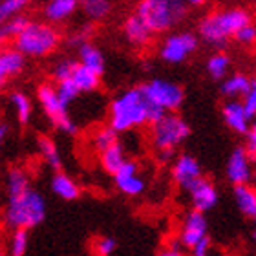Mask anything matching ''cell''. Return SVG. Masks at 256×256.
<instances>
[{
	"label": "cell",
	"mask_w": 256,
	"mask_h": 256,
	"mask_svg": "<svg viewBox=\"0 0 256 256\" xmlns=\"http://www.w3.org/2000/svg\"><path fill=\"white\" fill-rule=\"evenodd\" d=\"M146 123H152V106L143 86L128 88L112 99L108 108V124L116 132H130Z\"/></svg>",
	"instance_id": "6da1fadb"
},
{
	"label": "cell",
	"mask_w": 256,
	"mask_h": 256,
	"mask_svg": "<svg viewBox=\"0 0 256 256\" xmlns=\"http://www.w3.org/2000/svg\"><path fill=\"white\" fill-rule=\"evenodd\" d=\"M252 24L251 11L246 8H225L205 15L198 24V35L210 46L222 48L236 33Z\"/></svg>",
	"instance_id": "7a4b0ae2"
},
{
	"label": "cell",
	"mask_w": 256,
	"mask_h": 256,
	"mask_svg": "<svg viewBox=\"0 0 256 256\" xmlns=\"http://www.w3.org/2000/svg\"><path fill=\"white\" fill-rule=\"evenodd\" d=\"M46 218V202L35 188L8 198L4 208V224L13 230H30Z\"/></svg>",
	"instance_id": "3957f363"
},
{
	"label": "cell",
	"mask_w": 256,
	"mask_h": 256,
	"mask_svg": "<svg viewBox=\"0 0 256 256\" xmlns=\"http://www.w3.org/2000/svg\"><path fill=\"white\" fill-rule=\"evenodd\" d=\"M60 44V33L50 22L32 20L28 28L20 33V37L13 42V48H16L24 57H48L54 54Z\"/></svg>",
	"instance_id": "277c9868"
},
{
	"label": "cell",
	"mask_w": 256,
	"mask_h": 256,
	"mask_svg": "<svg viewBox=\"0 0 256 256\" xmlns=\"http://www.w3.org/2000/svg\"><path fill=\"white\" fill-rule=\"evenodd\" d=\"M136 15L146 24L152 33H163L176 26L187 13V4L180 0H143L139 2Z\"/></svg>",
	"instance_id": "5b68a950"
},
{
	"label": "cell",
	"mask_w": 256,
	"mask_h": 256,
	"mask_svg": "<svg viewBox=\"0 0 256 256\" xmlns=\"http://www.w3.org/2000/svg\"><path fill=\"white\" fill-rule=\"evenodd\" d=\"M188 136H190V126L178 114H166L165 118L150 128L152 144L158 150V154H174V150L185 143Z\"/></svg>",
	"instance_id": "8992f818"
},
{
	"label": "cell",
	"mask_w": 256,
	"mask_h": 256,
	"mask_svg": "<svg viewBox=\"0 0 256 256\" xmlns=\"http://www.w3.org/2000/svg\"><path fill=\"white\" fill-rule=\"evenodd\" d=\"M37 99L40 108H42L44 116L50 119V123L54 124V128H57L59 132L68 134V136H75L77 134V124L74 123V119L70 118L68 104L62 102V99L59 97L57 88L54 84L38 86Z\"/></svg>",
	"instance_id": "52a82bcc"
},
{
	"label": "cell",
	"mask_w": 256,
	"mask_h": 256,
	"mask_svg": "<svg viewBox=\"0 0 256 256\" xmlns=\"http://www.w3.org/2000/svg\"><path fill=\"white\" fill-rule=\"evenodd\" d=\"M141 86L150 104L163 110L165 114H174L183 104V99H185L183 88L174 80L152 79Z\"/></svg>",
	"instance_id": "ba28073f"
},
{
	"label": "cell",
	"mask_w": 256,
	"mask_h": 256,
	"mask_svg": "<svg viewBox=\"0 0 256 256\" xmlns=\"http://www.w3.org/2000/svg\"><path fill=\"white\" fill-rule=\"evenodd\" d=\"M198 50V37L190 32L172 33L161 42L160 57L168 64H180L190 57Z\"/></svg>",
	"instance_id": "9c48e42d"
},
{
	"label": "cell",
	"mask_w": 256,
	"mask_h": 256,
	"mask_svg": "<svg viewBox=\"0 0 256 256\" xmlns=\"http://www.w3.org/2000/svg\"><path fill=\"white\" fill-rule=\"evenodd\" d=\"M203 178L200 161L190 154H180L172 161V180L183 190H190L192 185Z\"/></svg>",
	"instance_id": "30bf717a"
},
{
	"label": "cell",
	"mask_w": 256,
	"mask_h": 256,
	"mask_svg": "<svg viewBox=\"0 0 256 256\" xmlns=\"http://www.w3.org/2000/svg\"><path fill=\"white\" fill-rule=\"evenodd\" d=\"M227 178L234 187L240 185H249L252 178V158L247 152L246 146H238L232 150V154L227 160V166H225Z\"/></svg>",
	"instance_id": "8fae6325"
},
{
	"label": "cell",
	"mask_w": 256,
	"mask_h": 256,
	"mask_svg": "<svg viewBox=\"0 0 256 256\" xmlns=\"http://www.w3.org/2000/svg\"><path fill=\"white\" fill-rule=\"evenodd\" d=\"M114 182H116V187L119 190L130 198L141 196L144 188H146V182H144V178L139 172V165L132 160H128L119 168V172L114 176Z\"/></svg>",
	"instance_id": "7c38bea8"
},
{
	"label": "cell",
	"mask_w": 256,
	"mask_h": 256,
	"mask_svg": "<svg viewBox=\"0 0 256 256\" xmlns=\"http://www.w3.org/2000/svg\"><path fill=\"white\" fill-rule=\"evenodd\" d=\"M207 218L203 212L198 210H190V212L183 218L182 230H180V244L187 249H192L194 246H198L202 240L207 238Z\"/></svg>",
	"instance_id": "4fadbf2b"
},
{
	"label": "cell",
	"mask_w": 256,
	"mask_h": 256,
	"mask_svg": "<svg viewBox=\"0 0 256 256\" xmlns=\"http://www.w3.org/2000/svg\"><path fill=\"white\" fill-rule=\"evenodd\" d=\"M218 188L210 180L207 178H202L198 183L192 185V188L188 190V200H190L192 210H198V212H207L210 208L216 207L218 203Z\"/></svg>",
	"instance_id": "5bb4252c"
},
{
	"label": "cell",
	"mask_w": 256,
	"mask_h": 256,
	"mask_svg": "<svg viewBox=\"0 0 256 256\" xmlns=\"http://www.w3.org/2000/svg\"><path fill=\"white\" fill-rule=\"evenodd\" d=\"M222 116H224L225 124L236 134H246L251 128L252 119L247 114V110L244 108L242 101H225V104L222 106Z\"/></svg>",
	"instance_id": "9a60e30c"
},
{
	"label": "cell",
	"mask_w": 256,
	"mask_h": 256,
	"mask_svg": "<svg viewBox=\"0 0 256 256\" xmlns=\"http://www.w3.org/2000/svg\"><path fill=\"white\" fill-rule=\"evenodd\" d=\"M123 33H124V38H126L132 46H136V48L146 46V44L150 42L152 35H154L136 13H132V15H128L126 18H124Z\"/></svg>",
	"instance_id": "2e32d148"
},
{
	"label": "cell",
	"mask_w": 256,
	"mask_h": 256,
	"mask_svg": "<svg viewBox=\"0 0 256 256\" xmlns=\"http://www.w3.org/2000/svg\"><path fill=\"white\" fill-rule=\"evenodd\" d=\"M26 66V57L16 48H4L0 54V79L2 82L10 80L11 77H16Z\"/></svg>",
	"instance_id": "e0dca14e"
},
{
	"label": "cell",
	"mask_w": 256,
	"mask_h": 256,
	"mask_svg": "<svg viewBox=\"0 0 256 256\" xmlns=\"http://www.w3.org/2000/svg\"><path fill=\"white\" fill-rule=\"evenodd\" d=\"M77 2L75 0H50L46 2L42 8L44 18L55 26V24H60V22L68 20L70 16L77 11Z\"/></svg>",
	"instance_id": "ac0fdd59"
},
{
	"label": "cell",
	"mask_w": 256,
	"mask_h": 256,
	"mask_svg": "<svg viewBox=\"0 0 256 256\" xmlns=\"http://www.w3.org/2000/svg\"><path fill=\"white\" fill-rule=\"evenodd\" d=\"M252 84V79L246 74H232L222 82V94L229 101H242Z\"/></svg>",
	"instance_id": "d6986e66"
},
{
	"label": "cell",
	"mask_w": 256,
	"mask_h": 256,
	"mask_svg": "<svg viewBox=\"0 0 256 256\" xmlns=\"http://www.w3.org/2000/svg\"><path fill=\"white\" fill-rule=\"evenodd\" d=\"M52 190H54L55 196H59L64 202H74L80 194L77 182H75L74 178H70L68 174H64V172H57L52 178Z\"/></svg>",
	"instance_id": "ffe728a7"
},
{
	"label": "cell",
	"mask_w": 256,
	"mask_h": 256,
	"mask_svg": "<svg viewBox=\"0 0 256 256\" xmlns=\"http://www.w3.org/2000/svg\"><path fill=\"white\" fill-rule=\"evenodd\" d=\"M77 52H79V59L77 60L82 66H86V68L96 72V74L102 75V72H104V55L101 54V50L97 48L96 44L86 42L80 48H77Z\"/></svg>",
	"instance_id": "44dd1931"
},
{
	"label": "cell",
	"mask_w": 256,
	"mask_h": 256,
	"mask_svg": "<svg viewBox=\"0 0 256 256\" xmlns=\"http://www.w3.org/2000/svg\"><path fill=\"white\" fill-rule=\"evenodd\" d=\"M234 202L242 214L256 218V187H252L251 183L234 187Z\"/></svg>",
	"instance_id": "7402d4cb"
},
{
	"label": "cell",
	"mask_w": 256,
	"mask_h": 256,
	"mask_svg": "<svg viewBox=\"0 0 256 256\" xmlns=\"http://www.w3.org/2000/svg\"><path fill=\"white\" fill-rule=\"evenodd\" d=\"M72 80L77 84L80 94H88V92H96L97 88H99V84H101V75L88 70L86 66H82V64L77 60V66H75V70H74Z\"/></svg>",
	"instance_id": "603a6c76"
},
{
	"label": "cell",
	"mask_w": 256,
	"mask_h": 256,
	"mask_svg": "<svg viewBox=\"0 0 256 256\" xmlns=\"http://www.w3.org/2000/svg\"><path fill=\"white\" fill-rule=\"evenodd\" d=\"M6 190L8 198L18 196L22 192L30 190V176L28 172L20 166H11L8 174H6Z\"/></svg>",
	"instance_id": "cb8c5ba5"
},
{
	"label": "cell",
	"mask_w": 256,
	"mask_h": 256,
	"mask_svg": "<svg viewBox=\"0 0 256 256\" xmlns=\"http://www.w3.org/2000/svg\"><path fill=\"white\" fill-rule=\"evenodd\" d=\"M99 161H101V166L108 174L116 176L119 172V168H121L128 160H126V154H124V148L118 143V144H114L112 148H108V150H104L102 154H99Z\"/></svg>",
	"instance_id": "d4e9b609"
},
{
	"label": "cell",
	"mask_w": 256,
	"mask_h": 256,
	"mask_svg": "<svg viewBox=\"0 0 256 256\" xmlns=\"http://www.w3.org/2000/svg\"><path fill=\"white\" fill-rule=\"evenodd\" d=\"M37 150H38V154H40V158L46 161V165H50L52 168H55V170H59L60 165H62V161H60L59 148H57V144H55L54 139H50L48 136H38Z\"/></svg>",
	"instance_id": "484cf974"
},
{
	"label": "cell",
	"mask_w": 256,
	"mask_h": 256,
	"mask_svg": "<svg viewBox=\"0 0 256 256\" xmlns=\"http://www.w3.org/2000/svg\"><path fill=\"white\" fill-rule=\"evenodd\" d=\"M10 102L13 110H15V116H16V121L20 124H28L30 123V119H32V114H33V104L30 101V97L24 94V92H11L10 96Z\"/></svg>",
	"instance_id": "4316f807"
},
{
	"label": "cell",
	"mask_w": 256,
	"mask_h": 256,
	"mask_svg": "<svg viewBox=\"0 0 256 256\" xmlns=\"http://www.w3.org/2000/svg\"><path fill=\"white\" fill-rule=\"evenodd\" d=\"M229 70H230V57L225 52H216L208 57L207 60V74L212 77V79H227L229 77Z\"/></svg>",
	"instance_id": "83f0119b"
},
{
	"label": "cell",
	"mask_w": 256,
	"mask_h": 256,
	"mask_svg": "<svg viewBox=\"0 0 256 256\" xmlns=\"http://www.w3.org/2000/svg\"><path fill=\"white\" fill-rule=\"evenodd\" d=\"M30 22L32 20H30V16L28 15H18L8 22H2V28H0V38H2V40H13V42H15L16 38L20 37V33L28 28Z\"/></svg>",
	"instance_id": "f1b7e54d"
},
{
	"label": "cell",
	"mask_w": 256,
	"mask_h": 256,
	"mask_svg": "<svg viewBox=\"0 0 256 256\" xmlns=\"http://www.w3.org/2000/svg\"><path fill=\"white\" fill-rule=\"evenodd\" d=\"M92 143H94V146H96L97 152H99V154H102L104 150L112 148L114 144L119 143V141H118V132H116L110 124L97 128L96 132H94V136H92Z\"/></svg>",
	"instance_id": "f546056e"
},
{
	"label": "cell",
	"mask_w": 256,
	"mask_h": 256,
	"mask_svg": "<svg viewBox=\"0 0 256 256\" xmlns=\"http://www.w3.org/2000/svg\"><path fill=\"white\" fill-rule=\"evenodd\" d=\"M80 6H82V11L88 16V20L94 22L106 18L112 11V2H108V0H84Z\"/></svg>",
	"instance_id": "4dcf8cb0"
},
{
	"label": "cell",
	"mask_w": 256,
	"mask_h": 256,
	"mask_svg": "<svg viewBox=\"0 0 256 256\" xmlns=\"http://www.w3.org/2000/svg\"><path fill=\"white\" fill-rule=\"evenodd\" d=\"M28 251V230H13L8 244V256H24Z\"/></svg>",
	"instance_id": "1f68e13d"
},
{
	"label": "cell",
	"mask_w": 256,
	"mask_h": 256,
	"mask_svg": "<svg viewBox=\"0 0 256 256\" xmlns=\"http://www.w3.org/2000/svg\"><path fill=\"white\" fill-rule=\"evenodd\" d=\"M26 6H28L26 0H4L0 4V20L8 22L18 15H24L22 11H24Z\"/></svg>",
	"instance_id": "d6a6232c"
},
{
	"label": "cell",
	"mask_w": 256,
	"mask_h": 256,
	"mask_svg": "<svg viewBox=\"0 0 256 256\" xmlns=\"http://www.w3.org/2000/svg\"><path fill=\"white\" fill-rule=\"evenodd\" d=\"M77 66V60H72V59H62L54 66V75L55 82H62V80H68L72 79V75H74V70Z\"/></svg>",
	"instance_id": "836d02e7"
},
{
	"label": "cell",
	"mask_w": 256,
	"mask_h": 256,
	"mask_svg": "<svg viewBox=\"0 0 256 256\" xmlns=\"http://www.w3.org/2000/svg\"><path fill=\"white\" fill-rule=\"evenodd\" d=\"M55 88H57V94H59V97L62 99L64 104H70L72 101H75L80 94V90L77 88V84H75L72 79L62 80V82H57Z\"/></svg>",
	"instance_id": "e575fe53"
},
{
	"label": "cell",
	"mask_w": 256,
	"mask_h": 256,
	"mask_svg": "<svg viewBox=\"0 0 256 256\" xmlns=\"http://www.w3.org/2000/svg\"><path fill=\"white\" fill-rule=\"evenodd\" d=\"M116 251V240L102 236V238H96V242L92 244V252L96 256H110Z\"/></svg>",
	"instance_id": "d590c367"
},
{
	"label": "cell",
	"mask_w": 256,
	"mask_h": 256,
	"mask_svg": "<svg viewBox=\"0 0 256 256\" xmlns=\"http://www.w3.org/2000/svg\"><path fill=\"white\" fill-rule=\"evenodd\" d=\"M242 104L247 110V114L251 116V119H254L256 118V79H252V84L249 88V92L242 97Z\"/></svg>",
	"instance_id": "8d00e7d4"
},
{
	"label": "cell",
	"mask_w": 256,
	"mask_h": 256,
	"mask_svg": "<svg viewBox=\"0 0 256 256\" xmlns=\"http://www.w3.org/2000/svg\"><path fill=\"white\" fill-rule=\"evenodd\" d=\"M92 33H94V26H92V24H82V26L77 30V33H75L74 37L70 38V44H72V46H77V48H80L82 44L90 42L88 38H90Z\"/></svg>",
	"instance_id": "74e56055"
},
{
	"label": "cell",
	"mask_w": 256,
	"mask_h": 256,
	"mask_svg": "<svg viewBox=\"0 0 256 256\" xmlns=\"http://www.w3.org/2000/svg\"><path fill=\"white\" fill-rule=\"evenodd\" d=\"M234 40L244 44V46H252V44H256V26L254 24H249V26H246L244 30H240V32L236 33Z\"/></svg>",
	"instance_id": "f35d334b"
},
{
	"label": "cell",
	"mask_w": 256,
	"mask_h": 256,
	"mask_svg": "<svg viewBox=\"0 0 256 256\" xmlns=\"http://www.w3.org/2000/svg\"><path fill=\"white\" fill-rule=\"evenodd\" d=\"M247 152L251 154L252 160H256V118L252 119L251 128H249V132H247V144H246Z\"/></svg>",
	"instance_id": "ab89813d"
},
{
	"label": "cell",
	"mask_w": 256,
	"mask_h": 256,
	"mask_svg": "<svg viewBox=\"0 0 256 256\" xmlns=\"http://www.w3.org/2000/svg\"><path fill=\"white\" fill-rule=\"evenodd\" d=\"M210 251H212V244H210V238H205L202 240L198 246H194L190 249V256H210Z\"/></svg>",
	"instance_id": "60d3db41"
},
{
	"label": "cell",
	"mask_w": 256,
	"mask_h": 256,
	"mask_svg": "<svg viewBox=\"0 0 256 256\" xmlns=\"http://www.w3.org/2000/svg\"><path fill=\"white\" fill-rule=\"evenodd\" d=\"M180 246H182V244H180V240H178L176 244H170V246H166L163 251H160L158 256H185L182 252V249H180Z\"/></svg>",
	"instance_id": "b9f144b4"
},
{
	"label": "cell",
	"mask_w": 256,
	"mask_h": 256,
	"mask_svg": "<svg viewBox=\"0 0 256 256\" xmlns=\"http://www.w3.org/2000/svg\"><path fill=\"white\" fill-rule=\"evenodd\" d=\"M8 130H10V128H8V124H6V123L0 124V139H6V136H8Z\"/></svg>",
	"instance_id": "7bdbcfd3"
},
{
	"label": "cell",
	"mask_w": 256,
	"mask_h": 256,
	"mask_svg": "<svg viewBox=\"0 0 256 256\" xmlns=\"http://www.w3.org/2000/svg\"><path fill=\"white\" fill-rule=\"evenodd\" d=\"M252 240H254V244H256V229H254V232H252Z\"/></svg>",
	"instance_id": "ee69618b"
},
{
	"label": "cell",
	"mask_w": 256,
	"mask_h": 256,
	"mask_svg": "<svg viewBox=\"0 0 256 256\" xmlns=\"http://www.w3.org/2000/svg\"><path fill=\"white\" fill-rule=\"evenodd\" d=\"M2 256H8V254H2Z\"/></svg>",
	"instance_id": "f6af8a7d"
},
{
	"label": "cell",
	"mask_w": 256,
	"mask_h": 256,
	"mask_svg": "<svg viewBox=\"0 0 256 256\" xmlns=\"http://www.w3.org/2000/svg\"><path fill=\"white\" fill-rule=\"evenodd\" d=\"M254 222H256V218H254Z\"/></svg>",
	"instance_id": "bcb514c9"
}]
</instances>
